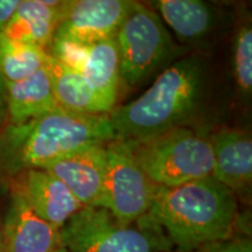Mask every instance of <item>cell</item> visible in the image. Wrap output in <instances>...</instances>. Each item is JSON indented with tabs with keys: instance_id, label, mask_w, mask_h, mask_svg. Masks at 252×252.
Wrapping results in <instances>:
<instances>
[{
	"instance_id": "cell-1",
	"label": "cell",
	"mask_w": 252,
	"mask_h": 252,
	"mask_svg": "<svg viewBox=\"0 0 252 252\" xmlns=\"http://www.w3.org/2000/svg\"><path fill=\"white\" fill-rule=\"evenodd\" d=\"M208 82L206 56L194 53L179 59L141 96L109 113L116 140H147L189 127L206 100Z\"/></svg>"
},
{
	"instance_id": "cell-2",
	"label": "cell",
	"mask_w": 252,
	"mask_h": 252,
	"mask_svg": "<svg viewBox=\"0 0 252 252\" xmlns=\"http://www.w3.org/2000/svg\"><path fill=\"white\" fill-rule=\"evenodd\" d=\"M238 197L215 178L157 187L149 213L137 223L157 229L173 251L197 252L234 235Z\"/></svg>"
},
{
	"instance_id": "cell-3",
	"label": "cell",
	"mask_w": 252,
	"mask_h": 252,
	"mask_svg": "<svg viewBox=\"0 0 252 252\" xmlns=\"http://www.w3.org/2000/svg\"><path fill=\"white\" fill-rule=\"evenodd\" d=\"M112 140L116 137L108 115L88 116L59 109L20 124L7 123L0 127V184Z\"/></svg>"
},
{
	"instance_id": "cell-4",
	"label": "cell",
	"mask_w": 252,
	"mask_h": 252,
	"mask_svg": "<svg viewBox=\"0 0 252 252\" xmlns=\"http://www.w3.org/2000/svg\"><path fill=\"white\" fill-rule=\"evenodd\" d=\"M121 82L139 86L161 72L188 49L175 42L162 19L150 5L134 1L117 34Z\"/></svg>"
},
{
	"instance_id": "cell-5",
	"label": "cell",
	"mask_w": 252,
	"mask_h": 252,
	"mask_svg": "<svg viewBox=\"0 0 252 252\" xmlns=\"http://www.w3.org/2000/svg\"><path fill=\"white\" fill-rule=\"evenodd\" d=\"M130 141L138 163L157 187H175L213 175L209 138L191 127L174 128L151 139Z\"/></svg>"
},
{
	"instance_id": "cell-6",
	"label": "cell",
	"mask_w": 252,
	"mask_h": 252,
	"mask_svg": "<svg viewBox=\"0 0 252 252\" xmlns=\"http://www.w3.org/2000/svg\"><path fill=\"white\" fill-rule=\"evenodd\" d=\"M67 252H172L157 229L123 225L105 208L83 207L60 230Z\"/></svg>"
},
{
	"instance_id": "cell-7",
	"label": "cell",
	"mask_w": 252,
	"mask_h": 252,
	"mask_svg": "<svg viewBox=\"0 0 252 252\" xmlns=\"http://www.w3.org/2000/svg\"><path fill=\"white\" fill-rule=\"evenodd\" d=\"M105 150L104 208L121 224H135L149 213L157 186L141 169L130 140H112Z\"/></svg>"
},
{
	"instance_id": "cell-8",
	"label": "cell",
	"mask_w": 252,
	"mask_h": 252,
	"mask_svg": "<svg viewBox=\"0 0 252 252\" xmlns=\"http://www.w3.org/2000/svg\"><path fill=\"white\" fill-rule=\"evenodd\" d=\"M134 1L67 0L53 40L91 45L115 37ZM52 40V41H53Z\"/></svg>"
},
{
	"instance_id": "cell-9",
	"label": "cell",
	"mask_w": 252,
	"mask_h": 252,
	"mask_svg": "<svg viewBox=\"0 0 252 252\" xmlns=\"http://www.w3.org/2000/svg\"><path fill=\"white\" fill-rule=\"evenodd\" d=\"M48 54L77 71L105 98L115 104L117 102L121 75L116 36L91 45L53 40Z\"/></svg>"
},
{
	"instance_id": "cell-10",
	"label": "cell",
	"mask_w": 252,
	"mask_h": 252,
	"mask_svg": "<svg viewBox=\"0 0 252 252\" xmlns=\"http://www.w3.org/2000/svg\"><path fill=\"white\" fill-rule=\"evenodd\" d=\"M40 217L61 230L83 206L52 173L43 168L28 169L7 182Z\"/></svg>"
},
{
	"instance_id": "cell-11",
	"label": "cell",
	"mask_w": 252,
	"mask_h": 252,
	"mask_svg": "<svg viewBox=\"0 0 252 252\" xmlns=\"http://www.w3.org/2000/svg\"><path fill=\"white\" fill-rule=\"evenodd\" d=\"M1 219L4 252H56L62 248L60 230L37 215L14 189L9 188Z\"/></svg>"
},
{
	"instance_id": "cell-12",
	"label": "cell",
	"mask_w": 252,
	"mask_h": 252,
	"mask_svg": "<svg viewBox=\"0 0 252 252\" xmlns=\"http://www.w3.org/2000/svg\"><path fill=\"white\" fill-rule=\"evenodd\" d=\"M106 145L76 151L43 169L55 175L83 207L104 208Z\"/></svg>"
},
{
	"instance_id": "cell-13",
	"label": "cell",
	"mask_w": 252,
	"mask_h": 252,
	"mask_svg": "<svg viewBox=\"0 0 252 252\" xmlns=\"http://www.w3.org/2000/svg\"><path fill=\"white\" fill-rule=\"evenodd\" d=\"M151 4L163 24L174 33L179 45L186 49L188 47L201 48L209 43L220 26L222 12L213 2L203 0H158Z\"/></svg>"
},
{
	"instance_id": "cell-14",
	"label": "cell",
	"mask_w": 252,
	"mask_h": 252,
	"mask_svg": "<svg viewBox=\"0 0 252 252\" xmlns=\"http://www.w3.org/2000/svg\"><path fill=\"white\" fill-rule=\"evenodd\" d=\"M213 151V178L238 194L250 193L252 182V139L242 128H220L208 135Z\"/></svg>"
},
{
	"instance_id": "cell-15",
	"label": "cell",
	"mask_w": 252,
	"mask_h": 252,
	"mask_svg": "<svg viewBox=\"0 0 252 252\" xmlns=\"http://www.w3.org/2000/svg\"><path fill=\"white\" fill-rule=\"evenodd\" d=\"M1 84L9 124H20L61 109L53 93L47 67L23 81H1Z\"/></svg>"
},
{
	"instance_id": "cell-16",
	"label": "cell",
	"mask_w": 252,
	"mask_h": 252,
	"mask_svg": "<svg viewBox=\"0 0 252 252\" xmlns=\"http://www.w3.org/2000/svg\"><path fill=\"white\" fill-rule=\"evenodd\" d=\"M46 67L55 99L62 110L80 115L104 116L115 109L116 104L97 93L82 75L50 55Z\"/></svg>"
},
{
	"instance_id": "cell-17",
	"label": "cell",
	"mask_w": 252,
	"mask_h": 252,
	"mask_svg": "<svg viewBox=\"0 0 252 252\" xmlns=\"http://www.w3.org/2000/svg\"><path fill=\"white\" fill-rule=\"evenodd\" d=\"M63 4L60 0H20L1 35L48 52L61 20Z\"/></svg>"
},
{
	"instance_id": "cell-18",
	"label": "cell",
	"mask_w": 252,
	"mask_h": 252,
	"mask_svg": "<svg viewBox=\"0 0 252 252\" xmlns=\"http://www.w3.org/2000/svg\"><path fill=\"white\" fill-rule=\"evenodd\" d=\"M46 49L0 35V80L19 82L46 67Z\"/></svg>"
},
{
	"instance_id": "cell-19",
	"label": "cell",
	"mask_w": 252,
	"mask_h": 252,
	"mask_svg": "<svg viewBox=\"0 0 252 252\" xmlns=\"http://www.w3.org/2000/svg\"><path fill=\"white\" fill-rule=\"evenodd\" d=\"M231 70L238 96L250 100L252 94V21L245 13L236 25L231 46Z\"/></svg>"
},
{
	"instance_id": "cell-20",
	"label": "cell",
	"mask_w": 252,
	"mask_h": 252,
	"mask_svg": "<svg viewBox=\"0 0 252 252\" xmlns=\"http://www.w3.org/2000/svg\"><path fill=\"white\" fill-rule=\"evenodd\" d=\"M197 252H252V241L247 235H231L230 237L209 244Z\"/></svg>"
},
{
	"instance_id": "cell-21",
	"label": "cell",
	"mask_w": 252,
	"mask_h": 252,
	"mask_svg": "<svg viewBox=\"0 0 252 252\" xmlns=\"http://www.w3.org/2000/svg\"><path fill=\"white\" fill-rule=\"evenodd\" d=\"M20 0H0V35L11 20Z\"/></svg>"
},
{
	"instance_id": "cell-22",
	"label": "cell",
	"mask_w": 252,
	"mask_h": 252,
	"mask_svg": "<svg viewBox=\"0 0 252 252\" xmlns=\"http://www.w3.org/2000/svg\"><path fill=\"white\" fill-rule=\"evenodd\" d=\"M0 252H4V241H2V219L0 213Z\"/></svg>"
},
{
	"instance_id": "cell-23",
	"label": "cell",
	"mask_w": 252,
	"mask_h": 252,
	"mask_svg": "<svg viewBox=\"0 0 252 252\" xmlns=\"http://www.w3.org/2000/svg\"><path fill=\"white\" fill-rule=\"evenodd\" d=\"M0 94L2 96V86H1V81H0Z\"/></svg>"
},
{
	"instance_id": "cell-24",
	"label": "cell",
	"mask_w": 252,
	"mask_h": 252,
	"mask_svg": "<svg viewBox=\"0 0 252 252\" xmlns=\"http://www.w3.org/2000/svg\"><path fill=\"white\" fill-rule=\"evenodd\" d=\"M56 252H67V251H65L64 249H63V248H61V249H60V250H58Z\"/></svg>"
}]
</instances>
